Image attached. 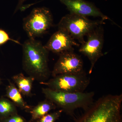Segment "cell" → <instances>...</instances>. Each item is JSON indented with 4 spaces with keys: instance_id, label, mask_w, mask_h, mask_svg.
Here are the masks:
<instances>
[{
    "instance_id": "cell-1",
    "label": "cell",
    "mask_w": 122,
    "mask_h": 122,
    "mask_svg": "<svg viewBox=\"0 0 122 122\" xmlns=\"http://www.w3.org/2000/svg\"><path fill=\"white\" fill-rule=\"evenodd\" d=\"M22 66L24 71L39 83L49 79L51 74L48 66L49 51L41 42L29 38L22 45Z\"/></svg>"
},
{
    "instance_id": "cell-2",
    "label": "cell",
    "mask_w": 122,
    "mask_h": 122,
    "mask_svg": "<svg viewBox=\"0 0 122 122\" xmlns=\"http://www.w3.org/2000/svg\"><path fill=\"white\" fill-rule=\"evenodd\" d=\"M122 94L103 96L72 122H122Z\"/></svg>"
},
{
    "instance_id": "cell-3",
    "label": "cell",
    "mask_w": 122,
    "mask_h": 122,
    "mask_svg": "<svg viewBox=\"0 0 122 122\" xmlns=\"http://www.w3.org/2000/svg\"><path fill=\"white\" fill-rule=\"evenodd\" d=\"M42 92L46 99L50 100L67 114L72 115L74 111L81 108L86 110L94 102V92L71 93L42 88Z\"/></svg>"
},
{
    "instance_id": "cell-4",
    "label": "cell",
    "mask_w": 122,
    "mask_h": 122,
    "mask_svg": "<svg viewBox=\"0 0 122 122\" xmlns=\"http://www.w3.org/2000/svg\"><path fill=\"white\" fill-rule=\"evenodd\" d=\"M105 21L101 20H92L87 17L69 13L61 19L58 29L65 31L81 44L85 41V37L94 29L105 24Z\"/></svg>"
},
{
    "instance_id": "cell-5",
    "label": "cell",
    "mask_w": 122,
    "mask_h": 122,
    "mask_svg": "<svg viewBox=\"0 0 122 122\" xmlns=\"http://www.w3.org/2000/svg\"><path fill=\"white\" fill-rule=\"evenodd\" d=\"M90 79L84 72L79 74H63L53 77L48 81L41 82L53 90L82 93L89 85Z\"/></svg>"
},
{
    "instance_id": "cell-6",
    "label": "cell",
    "mask_w": 122,
    "mask_h": 122,
    "mask_svg": "<svg viewBox=\"0 0 122 122\" xmlns=\"http://www.w3.org/2000/svg\"><path fill=\"white\" fill-rule=\"evenodd\" d=\"M52 14L45 7L33 9L23 20V27L29 38L35 39L47 32L53 25Z\"/></svg>"
},
{
    "instance_id": "cell-7",
    "label": "cell",
    "mask_w": 122,
    "mask_h": 122,
    "mask_svg": "<svg viewBox=\"0 0 122 122\" xmlns=\"http://www.w3.org/2000/svg\"><path fill=\"white\" fill-rule=\"evenodd\" d=\"M101 25L87 35V39L81 44L79 51L87 57L90 62L89 74H91L95 65L103 55L102 49L104 43V30Z\"/></svg>"
},
{
    "instance_id": "cell-8",
    "label": "cell",
    "mask_w": 122,
    "mask_h": 122,
    "mask_svg": "<svg viewBox=\"0 0 122 122\" xmlns=\"http://www.w3.org/2000/svg\"><path fill=\"white\" fill-rule=\"evenodd\" d=\"M59 55L51 72L53 77L63 74H79L85 72L82 59L74 51L65 52Z\"/></svg>"
},
{
    "instance_id": "cell-9",
    "label": "cell",
    "mask_w": 122,
    "mask_h": 122,
    "mask_svg": "<svg viewBox=\"0 0 122 122\" xmlns=\"http://www.w3.org/2000/svg\"><path fill=\"white\" fill-rule=\"evenodd\" d=\"M65 5L70 13L87 17L99 18L105 21L112 20L110 18L102 12L93 3L85 0H58Z\"/></svg>"
},
{
    "instance_id": "cell-10",
    "label": "cell",
    "mask_w": 122,
    "mask_h": 122,
    "mask_svg": "<svg viewBox=\"0 0 122 122\" xmlns=\"http://www.w3.org/2000/svg\"><path fill=\"white\" fill-rule=\"evenodd\" d=\"M79 46L68 33L58 29L51 37L45 46L49 52L59 55L65 52L74 51V47Z\"/></svg>"
},
{
    "instance_id": "cell-11",
    "label": "cell",
    "mask_w": 122,
    "mask_h": 122,
    "mask_svg": "<svg viewBox=\"0 0 122 122\" xmlns=\"http://www.w3.org/2000/svg\"><path fill=\"white\" fill-rule=\"evenodd\" d=\"M8 81L9 85L6 86V94L5 96L12 102L17 107L28 112L32 106L28 105L24 100L22 95L15 84L10 80H8Z\"/></svg>"
},
{
    "instance_id": "cell-12",
    "label": "cell",
    "mask_w": 122,
    "mask_h": 122,
    "mask_svg": "<svg viewBox=\"0 0 122 122\" xmlns=\"http://www.w3.org/2000/svg\"><path fill=\"white\" fill-rule=\"evenodd\" d=\"M57 108L56 106L50 100L46 99L34 107H32L28 112L31 115L30 120L27 122H35L53 110Z\"/></svg>"
},
{
    "instance_id": "cell-13",
    "label": "cell",
    "mask_w": 122,
    "mask_h": 122,
    "mask_svg": "<svg viewBox=\"0 0 122 122\" xmlns=\"http://www.w3.org/2000/svg\"><path fill=\"white\" fill-rule=\"evenodd\" d=\"M12 79L22 95L30 97L33 96L32 91L33 83L35 81L33 78L25 76L22 73H20L14 75Z\"/></svg>"
},
{
    "instance_id": "cell-14",
    "label": "cell",
    "mask_w": 122,
    "mask_h": 122,
    "mask_svg": "<svg viewBox=\"0 0 122 122\" xmlns=\"http://www.w3.org/2000/svg\"><path fill=\"white\" fill-rule=\"evenodd\" d=\"M18 114L17 107L8 99L0 98V119Z\"/></svg>"
},
{
    "instance_id": "cell-15",
    "label": "cell",
    "mask_w": 122,
    "mask_h": 122,
    "mask_svg": "<svg viewBox=\"0 0 122 122\" xmlns=\"http://www.w3.org/2000/svg\"><path fill=\"white\" fill-rule=\"evenodd\" d=\"M62 112V110L60 109L56 111L48 113L35 122H55L59 119Z\"/></svg>"
},
{
    "instance_id": "cell-16",
    "label": "cell",
    "mask_w": 122,
    "mask_h": 122,
    "mask_svg": "<svg viewBox=\"0 0 122 122\" xmlns=\"http://www.w3.org/2000/svg\"><path fill=\"white\" fill-rule=\"evenodd\" d=\"M9 41H11L16 44L21 45L18 41L11 38L8 33L5 30L0 28V46L5 45Z\"/></svg>"
},
{
    "instance_id": "cell-17",
    "label": "cell",
    "mask_w": 122,
    "mask_h": 122,
    "mask_svg": "<svg viewBox=\"0 0 122 122\" xmlns=\"http://www.w3.org/2000/svg\"><path fill=\"white\" fill-rule=\"evenodd\" d=\"M0 122H27L25 119L18 113L0 119Z\"/></svg>"
},
{
    "instance_id": "cell-18",
    "label": "cell",
    "mask_w": 122,
    "mask_h": 122,
    "mask_svg": "<svg viewBox=\"0 0 122 122\" xmlns=\"http://www.w3.org/2000/svg\"><path fill=\"white\" fill-rule=\"evenodd\" d=\"M26 0H18V2L16 7L15 10V12H14L15 13L21 9L24 2L26 1Z\"/></svg>"
},
{
    "instance_id": "cell-19",
    "label": "cell",
    "mask_w": 122,
    "mask_h": 122,
    "mask_svg": "<svg viewBox=\"0 0 122 122\" xmlns=\"http://www.w3.org/2000/svg\"><path fill=\"white\" fill-rule=\"evenodd\" d=\"M2 83V81H1V79L0 78V85H1Z\"/></svg>"
}]
</instances>
